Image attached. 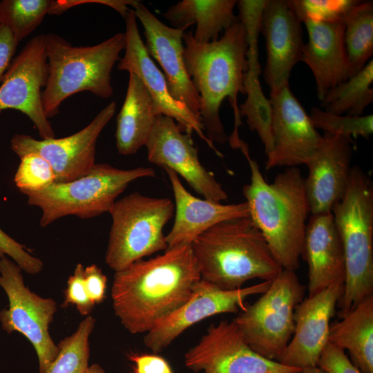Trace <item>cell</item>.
<instances>
[{
	"label": "cell",
	"mask_w": 373,
	"mask_h": 373,
	"mask_svg": "<svg viewBox=\"0 0 373 373\" xmlns=\"http://www.w3.org/2000/svg\"><path fill=\"white\" fill-rule=\"evenodd\" d=\"M317 366L327 373H363L344 350L329 342L321 352Z\"/></svg>",
	"instance_id": "obj_39"
},
{
	"label": "cell",
	"mask_w": 373,
	"mask_h": 373,
	"mask_svg": "<svg viewBox=\"0 0 373 373\" xmlns=\"http://www.w3.org/2000/svg\"><path fill=\"white\" fill-rule=\"evenodd\" d=\"M356 0H287L302 23L306 20L330 21L343 19Z\"/></svg>",
	"instance_id": "obj_36"
},
{
	"label": "cell",
	"mask_w": 373,
	"mask_h": 373,
	"mask_svg": "<svg viewBox=\"0 0 373 373\" xmlns=\"http://www.w3.org/2000/svg\"><path fill=\"white\" fill-rule=\"evenodd\" d=\"M273 109V148L267 154V170L305 164L318 148L322 135L291 92L289 84L269 97Z\"/></svg>",
	"instance_id": "obj_16"
},
{
	"label": "cell",
	"mask_w": 373,
	"mask_h": 373,
	"mask_svg": "<svg viewBox=\"0 0 373 373\" xmlns=\"http://www.w3.org/2000/svg\"><path fill=\"white\" fill-rule=\"evenodd\" d=\"M236 4V0H182L170 6L163 16L174 28L186 30L195 25V40L209 43L239 21L234 14Z\"/></svg>",
	"instance_id": "obj_26"
},
{
	"label": "cell",
	"mask_w": 373,
	"mask_h": 373,
	"mask_svg": "<svg viewBox=\"0 0 373 373\" xmlns=\"http://www.w3.org/2000/svg\"><path fill=\"white\" fill-rule=\"evenodd\" d=\"M353 153L350 136L324 132L321 142L305 165L310 215L332 212L347 188Z\"/></svg>",
	"instance_id": "obj_19"
},
{
	"label": "cell",
	"mask_w": 373,
	"mask_h": 373,
	"mask_svg": "<svg viewBox=\"0 0 373 373\" xmlns=\"http://www.w3.org/2000/svg\"><path fill=\"white\" fill-rule=\"evenodd\" d=\"M145 146L150 162L182 176L204 199L216 202L227 200L222 184L200 161L191 135L173 118L157 116Z\"/></svg>",
	"instance_id": "obj_14"
},
{
	"label": "cell",
	"mask_w": 373,
	"mask_h": 373,
	"mask_svg": "<svg viewBox=\"0 0 373 373\" xmlns=\"http://www.w3.org/2000/svg\"><path fill=\"white\" fill-rule=\"evenodd\" d=\"M344 44L349 78L361 70L373 55V3L356 1L343 17Z\"/></svg>",
	"instance_id": "obj_28"
},
{
	"label": "cell",
	"mask_w": 373,
	"mask_h": 373,
	"mask_svg": "<svg viewBox=\"0 0 373 373\" xmlns=\"http://www.w3.org/2000/svg\"><path fill=\"white\" fill-rule=\"evenodd\" d=\"M126 23L124 55L117 64L119 70L136 75L150 94L157 115L173 118L187 133L195 132L218 156H222L207 137L201 119L171 95L166 78L149 55L133 9L124 18Z\"/></svg>",
	"instance_id": "obj_17"
},
{
	"label": "cell",
	"mask_w": 373,
	"mask_h": 373,
	"mask_svg": "<svg viewBox=\"0 0 373 373\" xmlns=\"http://www.w3.org/2000/svg\"><path fill=\"white\" fill-rule=\"evenodd\" d=\"M0 287L8 300V307L0 311L2 329L23 334L37 353L39 373H46L59 352L49 333L57 312L55 301L32 292L24 285L21 269L7 256L0 258Z\"/></svg>",
	"instance_id": "obj_10"
},
{
	"label": "cell",
	"mask_w": 373,
	"mask_h": 373,
	"mask_svg": "<svg viewBox=\"0 0 373 373\" xmlns=\"http://www.w3.org/2000/svg\"><path fill=\"white\" fill-rule=\"evenodd\" d=\"M11 258L21 269L29 274H37L43 269L42 261L31 255L25 246L17 242L0 229V258Z\"/></svg>",
	"instance_id": "obj_37"
},
{
	"label": "cell",
	"mask_w": 373,
	"mask_h": 373,
	"mask_svg": "<svg viewBox=\"0 0 373 373\" xmlns=\"http://www.w3.org/2000/svg\"><path fill=\"white\" fill-rule=\"evenodd\" d=\"M259 75L247 71L244 86L247 98L239 106L240 115L246 118V122L251 131L259 136L265 147L266 155L273 148L271 123L273 109L269 98L265 95Z\"/></svg>",
	"instance_id": "obj_30"
},
{
	"label": "cell",
	"mask_w": 373,
	"mask_h": 373,
	"mask_svg": "<svg viewBox=\"0 0 373 373\" xmlns=\"http://www.w3.org/2000/svg\"><path fill=\"white\" fill-rule=\"evenodd\" d=\"M130 360L135 363V373H173L168 362L156 354H133Z\"/></svg>",
	"instance_id": "obj_41"
},
{
	"label": "cell",
	"mask_w": 373,
	"mask_h": 373,
	"mask_svg": "<svg viewBox=\"0 0 373 373\" xmlns=\"http://www.w3.org/2000/svg\"><path fill=\"white\" fill-rule=\"evenodd\" d=\"M373 59L354 76L329 90L321 101L326 112L361 116L373 101Z\"/></svg>",
	"instance_id": "obj_29"
},
{
	"label": "cell",
	"mask_w": 373,
	"mask_h": 373,
	"mask_svg": "<svg viewBox=\"0 0 373 373\" xmlns=\"http://www.w3.org/2000/svg\"><path fill=\"white\" fill-rule=\"evenodd\" d=\"M19 158L14 182L20 192L24 194L39 191L55 182L54 171L44 157L36 153H28Z\"/></svg>",
	"instance_id": "obj_34"
},
{
	"label": "cell",
	"mask_w": 373,
	"mask_h": 373,
	"mask_svg": "<svg viewBox=\"0 0 373 373\" xmlns=\"http://www.w3.org/2000/svg\"><path fill=\"white\" fill-rule=\"evenodd\" d=\"M95 319L87 316L77 330L59 345V352L46 373H84L88 367L89 338Z\"/></svg>",
	"instance_id": "obj_32"
},
{
	"label": "cell",
	"mask_w": 373,
	"mask_h": 373,
	"mask_svg": "<svg viewBox=\"0 0 373 373\" xmlns=\"http://www.w3.org/2000/svg\"><path fill=\"white\" fill-rule=\"evenodd\" d=\"M84 373H106L98 364H93L88 366Z\"/></svg>",
	"instance_id": "obj_43"
},
{
	"label": "cell",
	"mask_w": 373,
	"mask_h": 373,
	"mask_svg": "<svg viewBox=\"0 0 373 373\" xmlns=\"http://www.w3.org/2000/svg\"><path fill=\"white\" fill-rule=\"evenodd\" d=\"M330 324L328 342L347 352L363 373H373V295Z\"/></svg>",
	"instance_id": "obj_27"
},
{
	"label": "cell",
	"mask_w": 373,
	"mask_h": 373,
	"mask_svg": "<svg viewBox=\"0 0 373 373\" xmlns=\"http://www.w3.org/2000/svg\"><path fill=\"white\" fill-rule=\"evenodd\" d=\"M84 267L82 264L76 265L73 274L69 276L67 287L64 291L62 307L73 305L82 316H89L95 305L90 300L84 285Z\"/></svg>",
	"instance_id": "obj_38"
},
{
	"label": "cell",
	"mask_w": 373,
	"mask_h": 373,
	"mask_svg": "<svg viewBox=\"0 0 373 373\" xmlns=\"http://www.w3.org/2000/svg\"><path fill=\"white\" fill-rule=\"evenodd\" d=\"M267 0L237 1L239 21L243 25L247 44V61L249 68H260L258 59V38L262 13Z\"/></svg>",
	"instance_id": "obj_35"
},
{
	"label": "cell",
	"mask_w": 373,
	"mask_h": 373,
	"mask_svg": "<svg viewBox=\"0 0 373 373\" xmlns=\"http://www.w3.org/2000/svg\"><path fill=\"white\" fill-rule=\"evenodd\" d=\"M343 288V284H334L299 303L295 311L294 332L280 363L298 370L318 365Z\"/></svg>",
	"instance_id": "obj_20"
},
{
	"label": "cell",
	"mask_w": 373,
	"mask_h": 373,
	"mask_svg": "<svg viewBox=\"0 0 373 373\" xmlns=\"http://www.w3.org/2000/svg\"><path fill=\"white\" fill-rule=\"evenodd\" d=\"M124 47L122 32L90 46H73L58 35H46L48 77L42 92L46 116L56 115L61 103L79 92L110 97L113 93L111 71Z\"/></svg>",
	"instance_id": "obj_5"
},
{
	"label": "cell",
	"mask_w": 373,
	"mask_h": 373,
	"mask_svg": "<svg viewBox=\"0 0 373 373\" xmlns=\"http://www.w3.org/2000/svg\"><path fill=\"white\" fill-rule=\"evenodd\" d=\"M48 77L46 35L40 34L12 59L0 84V112L12 109L27 115L42 139L55 137L42 103Z\"/></svg>",
	"instance_id": "obj_12"
},
{
	"label": "cell",
	"mask_w": 373,
	"mask_h": 373,
	"mask_svg": "<svg viewBox=\"0 0 373 373\" xmlns=\"http://www.w3.org/2000/svg\"><path fill=\"white\" fill-rule=\"evenodd\" d=\"M309 115L314 126L324 132L350 137L358 135L366 139L373 133L372 114L358 117L338 115L313 107Z\"/></svg>",
	"instance_id": "obj_33"
},
{
	"label": "cell",
	"mask_w": 373,
	"mask_h": 373,
	"mask_svg": "<svg viewBox=\"0 0 373 373\" xmlns=\"http://www.w3.org/2000/svg\"><path fill=\"white\" fill-rule=\"evenodd\" d=\"M248 161L250 182L242 194L249 217L262 233L275 259L284 269L296 271L310 214L305 178L297 167H289L267 183L256 160L249 155L247 144L240 146Z\"/></svg>",
	"instance_id": "obj_3"
},
{
	"label": "cell",
	"mask_w": 373,
	"mask_h": 373,
	"mask_svg": "<svg viewBox=\"0 0 373 373\" xmlns=\"http://www.w3.org/2000/svg\"><path fill=\"white\" fill-rule=\"evenodd\" d=\"M174 212L168 198L144 195L137 191L116 200L109 213L112 224L105 256L113 271L168 248L163 229Z\"/></svg>",
	"instance_id": "obj_8"
},
{
	"label": "cell",
	"mask_w": 373,
	"mask_h": 373,
	"mask_svg": "<svg viewBox=\"0 0 373 373\" xmlns=\"http://www.w3.org/2000/svg\"><path fill=\"white\" fill-rule=\"evenodd\" d=\"M332 213L345 262L343 292L338 303L342 318L373 295V184L358 166L352 167L346 193Z\"/></svg>",
	"instance_id": "obj_6"
},
{
	"label": "cell",
	"mask_w": 373,
	"mask_h": 373,
	"mask_svg": "<svg viewBox=\"0 0 373 373\" xmlns=\"http://www.w3.org/2000/svg\"><path fill=\"white\" fill-rule=\"evenodd\" d=\"M56 1L2 0L0 24L6 26L18 43L32 33L47 14L52 15Z\"/></svg>",
	"instance_id": "obj_31"
},
{
	"label": "cell",
	"mask_w": 373,
	"mask_h": 373,
	"mask_svg": "<svg viewBox=\"0 0 373 373\" xmlns=\"http://www.w3.org/2000/svg\"><path fill=\"white\" fill-rule=\"evenodd\" d=\"M195 373H296L299 370L267 359L253 350L233 321L211 325L184 354Z\"/></svg>",
	"instance_id": "obj_11"
},
{
	"label": "cell",
	"mask_w": 373,
	"mask_h": 373,
	"mask_svg": "<svg viewBox=\"0 0 373 373\" xmlns=\"http://www.w3.org/2000/svg\"><path fill=\"white\" fill-rule=\"evenodd\" d=\"M164 169L170 180L175 199V219L171 231L166 236L168 248L191 244L198 236L222 221L249 216L246 202L224 204L200 199L186 189L174 171Z\"/></svg>",
	"instance_id": "obj_24"
},
{
	"label": "cell",
	"mask_w": 373,
	"mask_h": 373,
	"mask_svg": "<svg viewBox=\"0 0 373 373\" xmlns=\"http://www.w3.org/2000/svg\"><path fill=\"white\" fill-rule=\"evenodd\" d=\"M155 175L151 167L122 169L108 164H95L90 173L81 178L55 182L41 191L24 195L28 204L41 209L39 224L45 227L66 216L88 219L109 213L117 198L131 182Z\"/></svg>",
	"instance_id": "obj_7"
},
{
	"label": "cell",
	"mask_w": 373,
	"mask_h": 373,
	"mask_svg": "<svg viewBox=\"0 0 373 373\" xmlns=\"http://www.w3.org/2000/svg\"><path fill=\"white\" fill-rule=\"evenodd\" d=\"M131 6L143 26L146 50L162 69L171 95L200 119V98L185 66V30L166 26L140 1Z\"/></svg>",
	"instance_id": "obj_18"
},
{
	"label": "cell",
	"mask_w": 373,
	"mask_h": 373,
	"mask_svg": "<svg viewBox=\"0 0 373 373\" xmlns=\"http://www.w3.org/2000/svg\"><path fill=\"white\" fill-rule=\"evenodd\" d=\"M153 99L141 79L129 73L125 99L117 117L116 147L124 155L145 146L157 116Z\"/></svg>",
	"instance_id": "obj_25"
},
{
	"label": "cell",
	"mask_w": 373,
	"mask_h": 373,
	"mask_svg": "<svg viewBox=\"0 0 373 373\" xmlns=\"http://www.w3.org/2000/svg\"><path fill=\"white\" fill-rule=\"evenodd\" d=\"M116 111V103L111 102L102 109L86 127L62 138L36 140L32 137L15 134L10 141L11 149L19 157L36 153L51 166L56 182H66L81 178L95 165L97 139Z\"/></svg>",
	"instance_id": "obj_13"
},
{
	"label": "cell",
	"mask_w": 373,
	"mask_h": 373,
	"mask_svg": "<svg viewBox=\"0 0 373 373\" xmlns=\"http://www.w3.org/2000/svg\"><path fill=\"white\" fill-rule=\"evenodd\" d=\"M200 279L191 244L167 248L163 254L115 272V314L130 333H147L189 300Z\"/></svg>",
	"instance_id": "obj_2"
},
{
	"label": "cell",
	"mask_w": 373,
	"mask_h": 373,
	"mask_svg": "<svg viewBox=\"0 0 373 373\" xmlns=\"http://www.w3.org/2000/svg\"><path fill=\"white\" fill-rule=\"evenodd\" d=\"M271 280H264L237 289H222L200 279L195 285L189 300L144 338L146 347L154 353L166 348L184 330L212 316L223 313H238L246 307L249 296L261 294Z\"/></svg>",
	"instance_id": "obj_15"
},
{
	"label": "cell",
	"mask_w": 373,
	"mask_h": 373,
	"mask_svg": "<svg viewBox=\"0 0 373 373\" xmlns=\"http://www.w3.org/2000/svg\"><path fill=\"white\" fill-rule=\"evenodd\" d=\"M84 280L92 303L95 305L103 302L106 297L107 278L102 269L95 264L86 267L84 268Z\"/></svg>",
	"instance_id": "obj_40"
},
{
	"label": "cell",
	"mask_w": 373,
	"mask_h": 373,
	"mask_svg": "<svg viewBox=\"0 0 373 373\" xmlns=\"http://www.w3.org/2000/svg\"><path fill=\"white\" fill-rule=\"evenodd\" d=\"M201 279L226 290L254 278L272 280L283 268L249 216L211 227L191 243Z\"/></svg>",
	"instance_id": "obj_4"
},
{
	"label": "cell",
	"mask_w": 373,
	"mask_h": 373,
	"mask_svg": "<svg viewBox=\"0 0 373 373\" xmlns=\"http://www.w3.org/2000/svg\"><path fill=\"white\" fill-rule=\"evenodd\" d=\"M301 257L308 266V296L334 284L344 285V251L332 212L310 215Z\"/></svg>",
	"instance_id": "obj_22"
},
{
	"label": "cell",
	"mask_w": 373,
	"mask_h": 373,
	"mask_svg": "<svg viewBox=\"0 0 373 373\" xmlns=\"http://www.w3.org/2000/svg\"><path fill=\"white\" fill-rule=\"evenodd\" d=\"M305 291L295 271L283 269L258 300L238 313L233 321L253 350L280 361L293 336L295 311Z\"/></svg>",
	"instance_id": "obj_9"
},
{
	"label": "cell",
	"mask_w": 373,
	"mask_h": 373,
	"mask_svg": "<svg viewBox=\"0 0 373 373\" xmlns=\"http://www.w3.org/2000/svg\"><path fill=\"white\" fill-rule=\"evenodd\" d=\"M302 24L287 0L267 1L260 32L267 51L264 79L270 93H276L289 84L291 71L302 61L305 44Z\"/></svg>",
	"instance_id": "obj_21"
},
{
	"label": "cell",
	"mask_w": 373,
	"mask_h": 373,
	"mask_svg": "<svg viewBox=\"0 0 373 373\" xmlns=\"http://www.w3.org/2000/svg\"><path fill=\"white\" fill-rule=\"evenodd\" d=\"M184 61L200 98V117L207 137L213 144L229 140L233 149L242 142L238 94L245 95L247 71L245 31L239 21L224 30L216 41L200 43L191 32L183 35Z\"/></svg>",
	"instance_id": "obj_1"
},
{
	"label": "cell",
	"mask_w": 373,
	"mask_h": 373,
	"mask_svg": "<svg viewBox=\"0 0 373 373\" xmlns=\"http://www.w3.org/2000/svg\"><path fill=\"white\" fill-rule=\"evenodd\" d=\"M303 23L307 29V41L301 61L313 73L321 102L329 90L349 79L343 19L306 20Z\"/></svg>",
	"instance_id": "obj_23"
},
{
	"label": "cell",
	"mask_w": 373,
	"mask_h": 373,
	"mask_svg": "<svg viewBox=\"0 0 373 373\" xmlns=\"http://www.w3.org/2000/svg\"><path fill=\"white\" fill-rule=\"evenodd\" d=\"M18 44L10 30L0 24V84L13 59Z\"/></svg>",
	"instance_id": "obj_42"
},
{
	"label": "cell",
	"mask_w": 373,
	"mask_h": 373,
	"mask_svg": "<svg viewBox=\"0 0 373 373\" xmlns=\"http://www.w3.org/2000/svg\"><path fill=\"white\" fill-rule=\"evenodd\" d=\"M296 373H327L318 366L299 370Z\"/></svg>",
	"instance_id": "obj_44"
}]
</instances>
